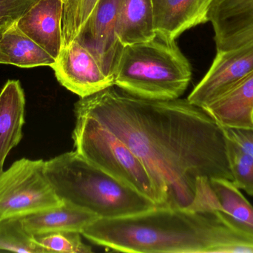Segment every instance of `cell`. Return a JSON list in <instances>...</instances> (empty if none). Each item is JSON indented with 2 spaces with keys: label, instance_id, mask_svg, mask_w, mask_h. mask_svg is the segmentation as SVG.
I'll list each match as a JSON object with an SVG mask.
<instances>
[{
  "label": "cell",
  "instance_id": "23",
  "mask_svg": "<svg viewBox=\"0 0 253 253\" xmlns=\"http://www.w3.org/2000/svg\"><path fill=\"white\" fill-rule=\"evenodd\" d=\"M38 0H0V34L11 26Z\"/></svg>",
  "mask_w": 253,
  "mask_h": 253
},
{
  "label": "cell",
  "instance_id": "19",
  "mask_svg": "<svg viewBox=\"0 0 253 253\" xmlns=\"http://www.w3.org/2000/svg\"><path fill=\"white\" fill-rule=\"evenodd\" d=\"M0 251L45 253L21 218H0Z\"/></svg>",
  "mask_w": 253,
  "mask_h": 253
},
{
  "label": "cell",
  "instance_id": "3",
  "mask_svg": "<svg viewBox=\"0 0 253 253\" xmlns=\"http://www.w3.org/2000/svg\"><path fill=\"white\" fill-rule=\"evenodd\" d=\"M45 173L61 200L84 208L99 219L135 215L157 206L77 151L45 161Z\"/></svg>",
  "mask_w": 253,
  "mask_h": 253
},
{
  "label": "cell",
  "instance_id": "9",
  "mask_svg": "<svg viewBox=\"0 0 253 253\" xmlns=\"http://www.w3.org/2000/svg\"><path fill=\"white\" fill-rule=\"evenodd\" d=\"M117 6L118 0H99L75 38L112 76L123 46L117 34Z\"/></svg>",
  "mask_w": 253,
  "mask_h": 253
},
{
  "label": "cell",
  "instance_id": "11",
  "mask_svg": "<svg viewBox=\"0 0 253 253\" xmlns=\"http://www.w3.org/2000/svg\"><path fill=\"white\" fill-rule=\"evenodd\" d=\"M214 0H153L156 35L175 41L190 28L209 22Z\"/></svg>",
  "mask_w": 253,
  "mask_h": 253
},
{
  "label": "cell",
  "instance_id": "16",
  "mask_svg": "<svg viewBox=\"0 0 253 253\" xmlns=\"http://www.w3.org/2000/svg\"><path fill=\"white\" fill-rule=\"evenodd\" d=\"M117 34L123 46L154 38L153 0H118Z\"/></svg>",
  "mask_w": 253,
  "mask_h": 253
},
{
  "label": "cell",
  "instance_id": "2",
  "mask_svg": "<svg viewBox=\"0 0 253 253\" xmlns=\"http://www.w3.org/2000/svg\"><path fill=\"white\" fill-rule=\"evenodd\" d=\"M82 236L125 253H253V237L221 211L158 206L135 215L100 218Z\"/></svg>",
  "mask_w": 253,
  "mask_h": 253
},
{
  "label": "cell",
  "instance_id": "10",
  "mask_svg": "<svg viewBox=\"0 0 253 253\" xmlns=\"http://www.w3.org/2000/svg\"><path fill=\"white\" fill-rule=\"evenodd\" d=\"M216 51L253 40V0H214L209 13Z\"/></svg>",
  "mask_w": 253,
  "mask_h": 253
},
{
  "label": "cell",
  "instance_id": "12",
  "mask_svg": "<svg viewBox=\"0 0 253 253\" xmlns=\"http://www.w3.org/2000/svg\"><path fill=\"white\" fill-rule=\"evenodd\" d=\"M62 0H38L16 22L18 28L55 59L62 47Z\"/></svg>",
  "mask_w": 253,
  "mask_h": 253
},
{
  "label": "cell",
  "instance_id": "5",
  "mask_svg": "<svg viewBox=\"0 0 253 253\" xmlns=\"http://www.w3.org/2000/svg\"><path fill=\"white\" fill-rule=\"evenodd\" d=\"M76 151L119 181L163 206V199L147 168L127 145L96 119L74 111Z\"/></svg>",
  "mask_w": 253,
  "mask_h": 253
},
{
  "label": "cell",
  "instance_id": "15",
  "mask_svg": "<svg viewBox=\"0 0 253 253\" xmlns=\"http://www.w3.org/2000/svg\"><path fill=\"white\" fill-rule=\"evenodd\" d=\"M21 218L25 229L33 236L55 232L82 234L86 227L99 219L93 212L66 201L57 207Z\"/></svg>",
  "mask_w": 253,
  "mask_h": 253
},
{
  "label": "cell",
  "instance_id": "21",
  "mask_svg": "<svg viewBox=\"0 0 253 253\" xmlns=\"http://www.w3.org/2000/svg\"><path fill=\"white\" fill-rule=\"evenodd\" d=\"M226 136V135H225ZM227 157L233 182L239 190L253 196V158L226 137Z\"/></svg>",
  "mask_w": 253,
  "mask_h": 253
},
{
  "label": "cell",
  "instance_id": "18",
  "mask_svg": "<svg viewBox=\"0 0 253 253\" xmlns=\"http://www.w3.org/2000/svg\"><path fill=\"white\" fill-rule=\"evenodd\" d=\"M218 202L219 211L227 214L253 236V206L230 180L215 178L211 181Z\"/></svg>",
  "mask_w": 253,
  "mask_h": 253
},
{
  "label": "cell",
  "instance_id": "7",
  "mask_svg": "<svg viewBox=\"0 0 253 253\" xmlns=\"http://www.w3.org/2000/svg\"><path fill=\"white\" fill-rule=\"evenodd\" d=\"M51 68L59 83L81 98L114 86V77L77 39L62 46Z\"/></svg>",
  "mask_w": 253,
  "mask_h": 253
},
{
  "label": "cell",
  "instance_id": "6",
  "mask_svg": "<svg viewBox=\"0 0 253 253\" xmlns=\"http://www.w3.org/2000/svg\"><path fill=\"white\" fill-rule=\"evenodd\" d=\"M63 203L45 173V161L22 158L0 175V218H23Z\"/></svg>",
  "mask_w": 253,
  "mask_h": 253
},
{
  "label": "cell",
  "instance_id": "17",
  "mask_svg": "<svg viewBox=\"0 0 253 253\" xmlns=\"http://www.w3.org/2000/svg\"><path fill=\"white\" fill-rule=\"evenodd\" d=\"M56 59L24 34L16 22L0 34V64L20 68L51 67Z\"/></svg>",
  "mask_w": 253,
  "mask_h": 253
},
{
  "label": "cell",
  "instance_id": "24",
  "mask_svg": "<svg viewBox=\"0 0 253 253\" xmlns=\"http://www.w3.org/2000/svg\"><path fill=\"white\" fill-rule=\"evenodd\" d=\"M222 128L226 137L253 158V128Z\"/></svg>",
  "mask_w": 253,
  "mask_h": 253
},
{
  "label": "cell",
  "instance_id": "22",
  "mask_svg": "<svg viewBox=\"0 0 253 253\" xmlns=\"http://www.w3.org/2000/svg\"><path fill=\"white\" fill-rule=\"evenodd\" d=\"M81 233L76 232H55L34 236L44 253H91V247L83 243Z\"/></svg>",
  "mask_w": 253,
  "mask_h": 253
},
{
  "label": "cell",
  "instance_id": "4",
  "mask_svg": "<svg viewBox=\"0 0 253 253\" xmlns=\"http://www.w3.org/2000/svg\"><path fill=\"white\" fill-rule=\"evenodd\" d=\"M192 67L175 41L156 35L151 40L123 46L114 65V86L149 101H171L184 93Z\"/></svg>",
  "mask_w": 253,
  "mask_h": 253
},
{
  "label": "cell",
  "instance_id": "14",
  "mask_svg": "<svg viewBox=\"0 0 253 253\" xmlns=\"http://www.w3.org/2000/svg\"><path fill=\"white\" fill-rule=\"evenodd\" d=\"M204 109L223 127L253 128V71Z\"/></svg>",
  "mask_w": 253,
  "mask_h": 253
},
{
  "label": "cell",
  "instance_id": "20",
  "mask_svg": "<svg viewBox=\"0 0 253 253\" xmlns=\"http://www.w3.org/2000/svg\"><path fill=\"white\" fill-rule=\"evenodd\" d=\"M99 0H66L62 16V46L69 44L80 34Z\"/></svg>",
  "mask_w": 253,
  "mask_h": 253
},
{
  "label": "cell",
  "instance_id": "13",
  "mask_svg": "<svg viewBox=\"0 0 253 253\" xmlns=\"http://www.w3.org/2000/svg\"><path fill=\"white\" fill-rule=\"evenodd\" d=\"M25 96L19 80H9L0 92V175L10 152L23 137Z\"/></svg>",
  "mask_w": 253,
  "mask_h": 253
},
{
  "label": "cell",
  "instance_id": "8",
  "mask_svg": "<svg viewBox=\"0 0 253 253\" xmlns=\"http://www.w3.org/2000/svg\"><path fill=\"white\" fill-rule=\"evenodd\" d=\"M253 71V40L235 49L217 51L201 81L187 100L204 108Z\"/></svg>",
  "mask_w": 253,
  "mask_h": 253
},
{
  "label": "cell",
  "instance_id": "1",
  "mask_svg": "<svg viewBox=\"0 0 253 253\" xmlns=\"http://www.w3.org/2000/svg\"><path fill=\"white\" fill-rule=\"evenodd\" d=\"M147 168L165 207L193 211L211 180L233 181L222 126L187 99L149 101L114 86L77 101Z\"/></svg>",
  "mask_w": 253,
  "mask_h": 253
}]
</instances>
